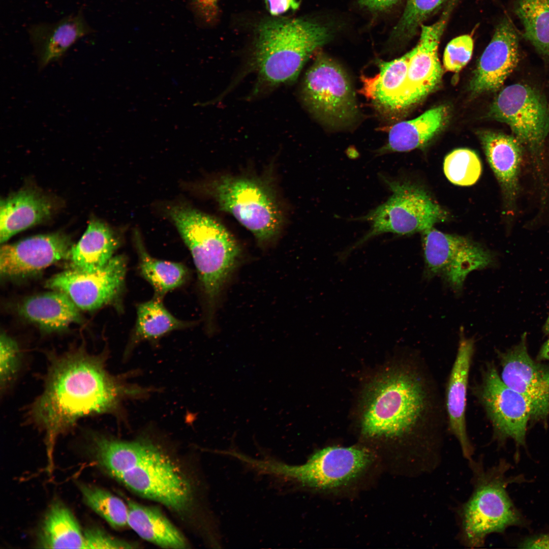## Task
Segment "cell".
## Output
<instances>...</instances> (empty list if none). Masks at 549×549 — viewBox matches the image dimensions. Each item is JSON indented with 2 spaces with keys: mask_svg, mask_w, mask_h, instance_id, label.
<instances>
[{
  "mask_svg": "<svg viewBox=\"0 0 549 549\" xmlns=\"http://www.w3.org/2000/svg\"><path fill=\"white\" fill-rule=\"evenodd\" d=\"M271 15L278 16L289 10H295L299 6L297 0H265Z\"/></svg>",
  "mask_w": 549,
  "mask_h": 549,
  "instance_id": "39",
  "label": "cell"
},
{
  "mask_svg": "<svg viewBox=\"0 0 549 549\" xmlns=\"http://www.w3.org/2000/svg\"><path fill=\"white\" fill-rule=\"evenodd\" d=\"M199 16L206 23H211L217 19L218 14V0H193Z\"/></svg>",
  "mask_w": 549,
  "mask_h": 549,
  "instance_id": "38",
  "label": "cell"
},
{
  "mask_svg": "<svg viewBox=\"0 0 549 549\" xmlns=\"http://www.w3.org/2000/svg\"><path fill=\"white\" fill-rule=\"evenodd\" d=\"M424 277L439 276L454 291L463 287L472 271L493 266V253L468 238L443 233L432 228L422 232Z\"/></svg>",
  "mask_w": 549,
  "mask_h": 549,
  "instance_id": "11",
  "label": "cell"
},
{
  "mask_svg": "<svg viewBox=\"0 0 549 549\" xmlns=\"http://www.w3.org/2000/svg\"><path fill=\"white\" fill-rule=\"evenodd\" d=\"M543 329L545 333H549V316L546 321Z\"/></svg>",
  "mask_w": 549,
  "mask_h": 549,
  "instance_id": "43",
  "label": "cell"
},
{
  "mask_svg": "<svg viewBox=\"0 0 549 549\" xmlns=\"http://www.w3.org/2000/svg\"><path fill=\"white\" fill-rule=\"evenodd\" d=\"M540 360H549V339L542 345L538 355Z\"/></svg>",
  "mask_w": 549,
  "mask_h": 549,
  "instance_id": "42",
  "label": "cell"
},
{
  "mask_svg": "<svg viewBox=\"0 0 549 549\" xmlns=\"http://www.w3.org/2000/svg\"><path fill=\"white\" fill-rule=\"evenodd\" d=\"M374 461V455L367 449L338 446L316 451L300 465H290L270 457L246 455L243 458L245 465L260 475L318 492L350 486L366 473Z\"/></svg>",
  "mask_w": 549,
  "mask_h": 549,
  "instance_id": "7",
  "label": "cell"
},
{
  "mask_svg": "<svg viewBox=\"0 0 549 549\" xmlns=\"http://www.w3.org/2000/svg\"><path fill=\"white\" fill-rule=\"evenodd\" d=\"M488 163L509 204L515 201L523 156V145L513 135L492 131L478 134Z\"/></svg>",
  "mask_w": 549,
  "mask_h": 549,
  "instance_id": "20",
  "label": "cell"
},
{
  "mask_svg": "<svg viewBox=\"0 0 549 549\" xmlns=\"http://www.w3.org/2000/svg\"><path fill=\"white\" fill-rule=\"evenodd\" d=\"M301 97L309 111L333 128L353 125L358 108L350 80L336 62L319 53L310 66L302 84Z\"/></svg>",
  "mask_w": 549,
  "mask_h": 549,
  "instance_id": "10",
  "label": "cell"
},
{
  "mask_svg": "<svg viewBox=\"0 0 549 549\" xmlns=\"http://www.w3.org/2000/svg\"><path fill=\"white\" fill-rule=\"evenodd\" d=\"M400 0H357L359 5L364 8L372 11H382L387 10Z\"/></svg>",
  "mask_w": 549,
  "mask_h": 549,
  "instance_id": "40",
  "label": "cell"
},
{
  "mask_svg": "<svg viewBox=\"0 0 549 549\" xmlns=\"http://www.w3.org/2000/svg\"><path fill=\"white\" fill-rule=\"evenodd\" d=\"M127 265L125 257L113 256L97 270L65 271L51 278L46 285L65 293L79 309L95 310L119 296L124 286Z\"/></svg>",
  "mask_w": 549,
  "mask_h": 549,
  "instance_id": "15",
  "label": "cell"
},
{
  "mask_svg": "<svg viewBox=\"0 0 549 549\" xmlns=\"http://www.w3.org/2000/svg\"><path fill=\"white\" fill-rule=\"evenodd\" d=\"M475 342L461 333L458 351L448 380L445 409L449 431L458 440L463 455L473 459L474 447L466 429V408L469 375Z\"/></svg>",
  "mask_w": 549,
  "mask_h": 549,
  "instance_id": "19",
  "label": "cell"
},
{
  "mask_svg": "<svg viewBox=\"0 0 549 549\" xmlns=\"http://www.w3.org/2000/svg\"><path fill=\"white\" fill-rule=\"evenodd\" d=\"M252 69L260 86L274 87L294 81L310 57L333 37L329 24L304 18H274L258 26Z\"/></svg>",
  "mask_w": 549,
  "mask_h": 549,
  "instance_id": "4",
  "label": "cell"
},
{
  "mask_svg": "<svg viewBox=\"0 0 549 549\" xmlns=\"http://www.w3.org/2000/svg\"><path fill=\"white\" fill-rule=\"evenodd\" d=\"M0 386L4 392L16 377L20 364V352L17 342L5 333L1 335Z\"/></svg>",
  "mask_w": 549,
  "mask_h": 549,
  "instance_id": "35",
  "label": "cell"
},
{
  "mask_svg": "<svg viewBox=\"0 0 549 549\" xmlns=\"http://www.w3.org/2000/svg\"><path fill=\"white\" fill-rule=\"evenodd\" d=\"M89 32L81 15L68 17L57 23L34 27L30 35L39 69L60 58L78 39Z\"/></svg>",
  "mask_w": 549,
  "mask_h": 549,
  "instance_id": "23",
  "label": "cell"
},
{
  "mask_svg": "<svg viewBox=\"0 0 549 549\" xmlns=\"http://www.w3.org/2000/svg\"><path fill=\"white\" fill-rule=\"evenodd\" d=\"M20 313L48 331L64 329L81 321L78 308L65 293L56 291L36 295L23 301Z\"/></svg>",
  "mask_w": 549,
  "mask_h": 549,
  "instance_id": "25",
  "label": "cell"
},
{
  "mask_svg": "<svg viewBox=\"0 0 549 549\" xmlns=\"http://www.w3.org/2000/svg\"><path fill=\"white\" fill-rule=\"evenodd\" d=\"M220 209L231 214L260 242L275 236L282 214L271 188L259 179L223 176L212 185Z\"/></svg>",
  "mask_w": 549,
  "mask_h": 549,
  "instance_id": "9",
  "label": "cell"
},
{
  "mask_svg": "<svg viewBox=\"0 0 549 549\" xmlns=\"http://www.w3.org/2000/svg\"><path fill=\"white\" fill-rule=\"evenodd\" d=\"M83 500L111 527L120 529L128 526V506L121 499L103 489L80 483Z\"/></svg>",
  "mask_w": 549,
  "mask_h": 549,
  "instance_id": "32",
  "label": "cell"
},
{
  "mask_svg": "<svg viewBox=\"0 0 549 549\" xmlns=\"http://www.w3.org/2000/svg\"><path fill=\"white\" fill-rule=\"evenodd\" d=\"M90 446L98 465L131 491L176 512L189 507L190 483L173 461L152 442L123 441L97 434Z\"/></svg>",
  "mask_w": 549,
  "mask_h": 549,
  "instance_id": "3",
  "label": "cell"
},
{
  "mask_svg": "<svg viewBox=\"0 0 549 549\" xmlns=\"http://www.w3.org/2000/svg\"><path fill=\"white\" fill-rule=\"evenodd\" d=\"M84 548H134L137 544L113 537L102 529L91 527L84 531Z\"/></svg>",
  "mask_w": 549,
  "mask_h": 549,
  "instance_id": "37",
  "label": "cell"
},
{
  "mask_svg": "<svg viewBox=\"0 0 549 549\" xmlns=\"http://www.w3.org/2000/svg\"><path fill=\"white\" fill-rule=\"evenodd\" d=\"M473 392L492 423L494 438L502 443L514 440L517 446L525 445L531 410L525 398L501 379L492 362L482 370L480 382Z\"/></svg>",
  "mask_w": 549,
  "mask_h": 549,
  "instance_id": "13",
  "label": "cell"
},
{
  "mask_svg": "<svg viewBox=\"0 0 549 549\" xmlns=\"http://www.w3.org/2000/svg\"><path fill=\"white\" fill-rule=\"evenodd\" d=\"M469 465L473 490L468 500L456 509L457 538L464 546L474 548L483 547L491 534L502 533L511 526L524 525L507 491L510 484L522 479L507 475L510 466L504 460L485 468L481 458L472 459Z\"/></svg>",
  "mask_w": 549,
  "mask_h": 549,
  "instance_id": "5",
  "label": "cell"
},
{
  "mask_svg": "<svg viewBox=\"0 0 549 549\" xmlns=\"http://www.w3.org/2000/svg\"><path fill=\"white\" fill-rule=\"evenodd\" d=\"M490 115L507 124L523 146L539 155L549 131V110L536 89L520 83L506 86L495 99Z\"/></svg>",
  "mask_w": 549,
  "mask_h": 549,
  "instance_id": "12",
  "label": "cell"
},
{
  "mask_svg": "<svg viewBox=\"0 0 549 549\" xmlns=\"http://www.w3.org/2000/svg\"><path fill=\"white\" fill-rule=\"evenodd\" d=\"M52 206L44 195L30 189L21 190L2 199L0 241L5 242L16 234L47 220Z\"/></svg>",
  "mask_w": 549,
  "mask_h": 549,
  "instance_id": "21",
  "label": "cell"
},
{
  "mask_svg": "<svg viewBox=\"0 0 549 549\" xmlns=\"http://www.w3.org/2000/svg\"><path fill=\"white\" fill-rule=\"evenodd\" d=\"M128 526L143 539L163 548H185L182 534L157 508L127 500Z\"/></svg>",
  "mask_w": 549,
  "mask_h": 549,
  "instance_id": "26",
  "label": "cell"
},
{
  "mask_svg": "<svg viewBox=\"0 0 549 549\" xmlns=\"http://www.w3.org/2000/svg\"><path fill=\"white\" fill-rule=\"evenodd\" d=\"M69 237L61 232L30 236L1 248L0 271L5 277L27 275L68 257Z\"/></svg>",
  "mask_w": 549,
  "mask_h": 549,
  "instance_id": "17",
  "label": "cell"
},
{
  "mask_svg": "<svg viewBox=\"0 0 549 549\" xmlns=\"http://www.w3.org/2000/svg\"><path fill=\"white\" fill-rule=\"evenodd\" d=\"M135 240L139 271L152 287L155 297L162 299L168 292L186 282L189 273L185 265L152 257L147 252L138 236Z\"/></svg>",
  "mask_w": 549,
  "mask_h": 549,
  "instance_id": "29",
  "label": "cell"
},
{
  "mask_svg": "<svg viewBox=\"0 0 549 549\" xmlns=\"http://www.w3.org/2000/svg\"><path fill=\"white\" fill-rule=\"evenodd\" d=\"M44 389L29 406L26 419L45 435L47 470L53 468L57 440L81 418L114 413L122 400L145 391L125 385L106 370L105 357L82 347L51 356Z\"/></svg>",
  "mask_w": 549,
  "mask_h": 549,
  "instance_id": "2",
  "label": "cell"
},
{
  "mask_svg": "<svg viewBox=\"0 0 549 549\" xmlns=\"http://www.w3.org/2000/svg\"><path fill=\"white\" fill-rule=\"evenodd\" d=\"M118 245V238L107 225L92 220L78 242L72 246L68 257L72 269L94 271L113 257Z\"/></svg>",
  "mask_w": 549,
  "mask_h": 549,
  "instance_id": "24",
  "label": "cell"
},
{
  "mask_svg": "<svg viewBox=\"0 0 549 549\" xmlns=\"http://www.w3.org/2000/svg\"><path fill=\"white\" fill-rule=\"evenodd\" d=\"M473 49V41L469 35L454 38L447 45L444 52L443 64L448 71L458 72L470 60Z\"/></svg>",
  "mask_w": 549,
  "mask_h": 549,
  "instance_id": "36",
  "label": "cell"
},
{
  "mask_svg": "<svg viewBox=\"0 0 549 549\" xmlns=\"http://www.w3.org/2000/svg\"><path fill=\"white\" fill-rule=\"evenodd\" d=\"M498 355L502 381L526 400L531 410V419L545 420L549 416V368L537 363L530 356L526 333L517 345L499 352Z\"/></svg>",
  "mask_w": 549,
  "mask_h": 549,
  "instance_id": "16",
  "label": "cell"
},
{
  "mask_svg": "<svg viewBox=\"0 0 549 549\" xmlns=\"http://www.w3.org/2000/svg\"><path fill=\"white\" fill-rule=\"evenodd\" d=\"M519 60L518 37L510 20L505 17L480 56L470 82L475 94L499 89Z\"/></svg>",
  "mask_w": 549,
  "mask_h": 549,
  "instance_id": "18",
  "label": "cell"
},
{
  "mask_svg": "<svg viewBox=\"0 0 549 549\" xmlns=\"http://www.w3.org/2000/svg\"><path fill=\"white\" fill-rule=\"evenodd\" d=\"M432 375L419 356L377 379L367 396L362 432L371 438L406 441L419 468L440 460L445 408Z\"/></svg>",
  "mask_w": 549,
  "mask_h": 549,
  "instance_id": "1",
  "label": "cell"
},
{
  "mask_svg": "<svg viewBox=\"0 0 549 549\" xmlns=\"http://www.w3.org/2000/svg\"><path fill=\"white\" fill-rule=\"evenodd\" d=\"M169 215L189 249L209 314L239 258L240 249L218 220L195 209L171 206Z\"/></svg>",
  "mask_w": 549,
  "mask_h": 549,
  "instance_id": "6",
  "label": "cell"
},
{
  "mask_svg": "<svg viewBox=\"0 0 549 549\" xmlns=\"http://www.w3.org/2000/svg\"><path fill=\"white\" fill-rule=\"evenodd\" d=\"M137 318L126 354L141 342L154 340L175 330L192 326V323L174 317L165 307L162 299H152L137 306Z\"/></svg>",
  "mask_w": 549,
  "mask_h": 549,
  "instance_id": "27",
  "label": "cell"
},
{
  "mask_svg": "<svg viewBox=\"0 0 549 549\" xmlns=\"http://www.w3.org/2000/svg\"><path fill=\"white\" fill-rule=\"evenodd\" d=\"M381 179L391 195L385 202L356 219L370 223V229L358 240L339 253L338 260L342 262L353 251L376 236L386 233L403 236L423 232L446 219L445 211L422 188L382 175Z\"/></svg>",
  "mask_w": 549,
  "mask_h": 549,
  "instance_id": "8",
  "label": "cell"
},
{
  "mask_svg": "<svg viewBox=\"0 0 549 549\" xmlns=\"http://www.w3.org/2000/svg\"><path fill=\"white\" fill-rule=\"evenodd\" d=\"M451 8L444 12L435 23L421 25L418 42L410 50L405 80L387 110L408 109L421 101L439 85L443 72L438 49Z\"/></svg>",
  "mask_w": 549,
  "mask_h": 549,
  "instance_id": "14",
  "label": "cell"
},
{
  "mask_svg": "<svg viewBox=\"0 0 549 549\" xmlns=\"http://www.w3.org/2000/svg\"><path fill=\"white\" fill-rule=\"evenodd\" d=\"M444 174L451 183L460 186H470L477 182L481 173L482 166L477 155L468 148L456 149L445 158Z\"/></svg>",
  "mask_w": 549,
  "mask_h": 549,
  "instance_id": "33",
  "label": "cell"
},
{
  "mask_svg": "<svg viewBox=\"0 0 549 549\" xmlns=\"http://www.w3.org/2000/svg\"><path fill=\"white\" fill-rule=\"evenodd\" d=\"M411 51L389 62H381L374 77H363V94L381 108L388 109L407 75Z\"/></svg>",
  "mask_w": 549,
  "mask_h": 549,
  "instance_id": "30",
  "label": "cell"
},
{
  "mask_svg": "<svg viewBox=\"0 0 549 549\" xmlns=\"http://www.w3.org/2000/svg\"><path fill=\"white\" fill-rule=\"evenodd\" d=\"M523 548H549V534H542L525 539L520 543Z\"/></svg>",
  "mask_w": 549,
  "mask_h": 549,
  "instance_id": "41",
  "label": "cell"
},
{
  "mask_svg": "<svg viewBox=\"0 0 549 549\" xmlns=\"http://www.w3.org/2000/svg\"><path fill=\"white\" fill-rule=\"evenodd\" d=\"M514 12L523 36L543 56H549V0H516Z\"/></svg>",
  "mask_w": 549,
  "mask_h": 549,
  "instance_id": "31",
  "label": "cell"
},
{
  "mask_svg": "<svg viewBox=\"0 0 549 549\" xmlns=\"http://www.w3.org/2000/svg\"><path fill=\"white\" fill-rule=\"evenodd\" d=\"M447 0H407L400 20L393 28L390 38L405 41L412 38L423 22Z\"/></svg>",
  "mask_w": 549,
  "mask_h": 549,
  "instance_id": "34",
  "label": "cell"
},
{
  "mask_svg": "<svg viewBox=\"0 0 549 549\" xmlns=\"http://www.w3.org/2000/svg\"><path fill=\"white\" fill-rule=\"evenodd\" d=\"M84 532L71 512L59 502L48 509L38 536V545L45 548H84Z\"/></svg>",
  "mask_w": 549,
  "mask_h": 549,
  "instance_id": "28",
  "label": "cell"
},
{
  "mask_svg": "<svg viewBox=\"0 0 549 549\" xmlns=\"http://www.w3.org/2000/svg\"><path fill=\"white\" fill-rule=\"evenodd\" d=\"M449 116L446 106L431 108L413 119L398 123L389 131L387 143L378 154L404 152L425 146L445 126Z\"/></svg>",
  "mask_w": 549,
  "mask_h": 549,
  "instance_id": "22",
  "label": "cell"
}]
</instances>
